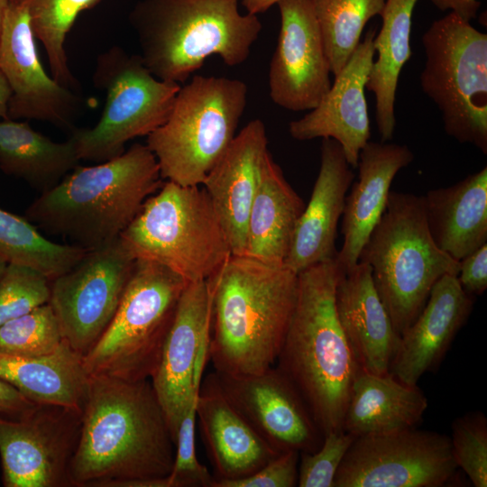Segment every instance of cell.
I'll return each mask as SVG.
<instances>
[{"label":"cell","mask_w":487,"mask_h":487,"mask_svg":"<svg viewBox=\"0 0 487 487\" xmlns=\"http://www.w3.org/2000/svg\"><path fill=\"white\" fill-rule=\"evenodd\" d=\"M305 206L268 152L249 213L243 255L271 265H284Z\"/></svg>","instance_id":"obj_27"},{"label":"cell","mask_w":487,"mask_h":487,"mask_svg":"<svg viewBox=\"0 0 487 487\" xmlns=\"http://www.w3.org/2000/svg\"><path fill=\"white\" fill-rule=\"evenodd\" d=\"M418 0H386L381 27L373 39L374 52L365 89L375 98V119L381 142L391 141L396 126L395 99L399 78L412 55V14Z\"/></svg>","instance_id":"obj_30"},{"label":"cell","mask_w":487,"mask_h":487,"mask_svg":"<svg viewBox=\"0 0 487 487\" xmlns=\"http://www.w3.org/2000/svg\"><path fill=\"white\" fill-rule=\"evenodd\" d=\"M211 375L234 408L278 453H312L321 446L324 436L307 403L276 365L254 374Z\"/></svg>","instance_id":"obj_16"},{"label":"cell","mask_w":487,"mask_h":487,"mask_svg":"<svg viewBox=\"0 0 487 487\" xmlns=\"http://www.w3.org/2000/svg\"><path fill=\"white\" fill-rule=\"evenodd\" d=\"M320 157V168L310 199L297 222L284 262L296 273L336 258L338 223L346 193L354 179L353 168L336 141L324 138Z\"/></svg>","instance_id":"obj_21"},{"label":"cell","mask_w":487,"mask_h":487,"mask_svg":"<svg viewBox=\"0 0 487 487\" xmlns=\"http://www.w3.org/2000/svg\"><path fill=\"white\" fill-rule=\"evenodd\" d=\"M299 452H281L253 474L234 481H213L211 487H294L298 485Z\"/></svg>","instance_id":"obj_40"},{"label":"cell","mask_w":487,"mask_h":487,"mask_svg":"<svg viewBox=\"0 0 487 487\" xmlns=\"http://www.w3.org/2000/svg\"><path fill=\"white\" fill-rule=\"evenodd\" d=\"M135 259L119 237L88 250L50 281V299L64 340L82 357L110 324L133 273Z\"/></svg>","instance_id":"obj_13"},{"label":"cell","mask_w":487,"mask_h":487,"mask_svg":"<svg viewBox=\"0 0 487 487\" xmlns=\"http://www.w3.org/2000/svg\"><path fill=\"white\" fill-rule=\"evenodd\" d=\"M335 259L298 273V291L277 367L307 403L323 436L342 431L353 382L360 371L339 323Z\"/></svg>","instance_id":"obj_3"},{"label":"cell","mask_w":487,"mask_h":487,"mask_svg":"<svg viewBox=\"0 0 487 487\" xmlns=\"http://www.w3.org/2000/svg\"><path fill=\"white\" fill-rule=\"evenodd\" d=\"M375 34L374 30L368 31L318 105L289 124L295 140L336 141L353 169L357 168L360 152L371 136L364 90L375 56Z\"/></svg>","instance_id":"obj_19"},{"label":"cell","mask_w":487,"mask_h":487,"mask_svg":"<svg viewBox=\"0 0 487 487\" xmlns=\"http://www.w3.org/2000/svg\"><path fill=\"white\" fill-rule=\"evenodd\" d=\"M37 404L30 401L14 387L0 379V418L22 419L29 416Z\"/></svg>","instance_id":"obj_42"},{"label":"cell","mask_w":487,"mask_h":487,"mask_svg":"<svg viewBox=\"0 0 487 487\" xmlns=\"http://www.w3.org/2000/svg\"><path fill=\"white\" fill-rule=\"evenodd\" d=\"M279 1L280 0H240V3L245 8L246 13L258 15L277 5Z\"/></svg>","instance_id":"obj_44"},{"label":"cell","mask_w":487,"mask_h":487,"mask_svg":"<svg viewBox=\"0 0 487 487\" xmlns=\"http://www.w3.org/2000/svg\"><path fill=\"white\" fill-rule=\"evenodd\" d=\"M7 265H8V262L0 255V278L5 272Z\"/></svg>","instance_id":"obj_47"},{"label":"cell","mask_w":487,"mask_h":487,"mask_svg":"<svg viewBox=\"0 0 487 487\" xmlns=\"http://www.w3.org/2000/svg\"><path fill=\"white\" fill-rule=\"evenodd\" d=\"M457 469L448 436L414 427L356 436L333 487H442Z\"/></svg>","instance_id":"obj_12"},{"label":"cell","mask_w":487,"mask_h":487,"mask_svg":"<svg viewBox=\"0 0 487 487\" xmlns=\"http://www.w3.org/2000/svg\"><path fill=\"white\" fill-rule=\"evenodd\" d=\"M161 185L155 156L146 144L134 143L111 160L78 164L41 193L25 217L88 251L117 239Z\"/></svg>","instance_id":"obj_4"},{"label":"cell","mask_w":487,"mask_h":487,"mask_svg":"<svg viewBox=\"0 0 487 487\" xmlns=\"http://www.w3.org/2000/svg\"><path fill=\"white\" fill-rule=\"evenodd\" d=\"M0 70L12 96L10 119H33L70 128L79 99L45 71L36 48L27 5L9 0L0 31Z\"/></svg>","instance_id":"obj_17"},{"label":"cell","mask_w":487,"mask_h":487,"mask_svg":"<svg viewBox=\"0 0 487 487\" xmlns=\"http://www.w3.org/2000/svg\"><path fill=\"white\" fill-rule=\"evenodd\" d=\"M247 92L244 81L215 76L180 87L168 119L146 139L162 179L201 186L236 135Z\"/></svg>","instance_id":"obj_8"},{"label":"cell","mask_w":487,"mask_h":487,"mask_svg":"<svg viewBox=\"0 0 487 487\" xmlns=\"http://www.w3.org/2000/svg\"><path fill=\"white\" fill-rule=\"evenodd\" d=\"M451 453L475 487L487 486V419L482 412H468L451 426Z\"/></svg>","instance_id":"obj_36"},{"label":"cell","mask_w":487,"mask_h":487,"mask_svg":"<svg viewBox=\"0 0 487 487\" xmlns=\"http://www.w3.org/2000/svg\"><path fill=\"white\" fill-rule=\"evenodd\" d=\"M335 305L360 368L374 374L389 373L400 335L375 289L368 264L358 262L345 272L339 271Z\"/></svg>","instance_id":"obj_23"},{"label":"cell","mask_w":487,"mask_h":487,"mask_svg":"<svg viewBox=\"0 0 487 487\" xmlns=\"http://www.w3.org/2000/svg\"><path fill=\"white\" fill-rule=\"evenodd\" d=\"M423 92L441 113L447 135L487 153V34L448 13L422 36Z\"/></svg>","instance_id":"obj_10"},{"label":"cell","mask_w":487,"mask_h":487,"mask_svg":"<svg viewBox=\"0 0 487 487\" xmlns=\"http://www.w3.org/2000/svg\"><path fill=\"white\" fill-rule=\"evenodd\" d=\"M79 161L71 138L57 142L26 121L0 120V169L41 193L55 187Z\"/></svg>","instance_id":"obj_31"},{"label":"cell","mask_w":487,"mask_h":487,"mask_svg":"<svg viewBox=\"0 0 487 487\" xmlns=\"http://www.w3.org/2000/svg\"><path fill=\"white\" fill-rule=\"evenodd\" d=\"M277 5L280 27L270 62V97L284 109L309 111L332 85L312 0H280Z\"/></svg>","instance_id":"obj_18"},{"label":"cell","mask_w":487,"mask_h":487,"mask_svg":"<svg viewBox=\"0 0 487 487\" xmlns=\"http://www.w3.org/2000/svg\"><path fill=\"white\" fill-rule=\"evenodd\" d=\"M187 284L159 263L136 260L110 324L82 357L87 374L150 380Z\"/></svg>","instance_id":"obj_9"},{"label":"cell","mask_w":487,"mask_h":487,"mask_svg":"<svg viewBox=\"0 0 487 487\" xmlns=\"http://www.w3.org/2000/svg\"><path fill=\"white\" fill-rule=\"evenodd\" d=\"M212 304L210 278L187 284L150 379L174 444L182 417L198 397L208 360Z\"/></svg>","instance_id":"obj_15"},{"label":"cell","mask_w":487,"mask_h":487,"mask_svg":"<svg viewBox=\"0 0 487 487\" xmlns=\"http://www.w3.org/2000/svg\"><path fill=\"white\" fill-rule=\"evenodd\" d=\"M268 152L265 124L253 119L236 133L201 184L234 255L244 254L249 213Z\"/></svg>","instance_id":"obj_20"},{"label":"cell","mask_w":487,"mask_h":487,"mask_svg":"<svg viewBox=\"0 0 487 487\" xmlns=\"http://www.w3.org/2000/svg\"><path fill=\"white\" fill-rule=\"evenodd\" d=\"M457 280L471 296L482 295L487 288V244L459 262Z\"/></svg>","instance_id":"obj_41"},{"label":"cell","mask_w":487,"mask_h":487,"mask_svg":"<svg viewBox=\"0 0 487 487\" xmlns=\"http://www.w3.org/2000/svg\"><path fill=\"white\" fill-rule=\"evenodd\" d=\"M413 159L407 145L387 142L369 141L360 152L358 179L346 195L342 215L344 241L335 258L341 272L358 262L362 248L386 207L394 177Z\"/></svg>","instance_id":"obj_24"},{"label":"cell","mask_w":487,"mask_h":487,"mask_svg":"<svg viewBox=\"0 0 487 487\" xmlns=\"http://www.w3.org/2000/svg\"><path fill=\"white\" fill-rule=\"evenodd\" d=\"M87 251L52 242L25 216L0 208V255L8 263L30 267L51 280L72 268Z\"/></svg>","instance_id":"obj_32"},{"label":"cell","mask_w":487,"mask_h":487,"mask_svg":"<svg viewBox=\"0 0 487 487\" xmlns=\"http://www.w3.org/2000/svg\"><path fill=\"white\" fill-rule=\"evenodd\" d=\"M356 436L342 431L326 434L315 452H301L299 461V487H333L337 469Z\"/></svg>","instance_id":"obj_39"},{"label":"cell","mask_w":487,"mask_h":487,"mask_svg":"<svg viewBox=\"0 0 487 487\" xmlns=\"http://www.w3.org/2000/svg\"><path fill=\"white\" fill-rule=\"evenodd\" d=\"M424 198L427 222L436 246L460 262L487 244V167Z\"/></svg>","instance_id":"obj_26"},{"label":"cell","mask_w":487,"mask_h":487,"mask_svg":"<svg viewBox=\"0 0 487 487\" xmlns=\"http://www.w3.org/2000/svg\"><path fill=\"white\" fill-rule=\"evenodd\" d=\"M8 4H9V0H0V31H1L2 23L4 20L6 8L8 6Z\"/></svg>","instance_id":"obj_46"},{"label":"cell","mask_w":487,"mask_h":487,"mask_svg":"<svg viewBox=\"0 0 487 487\" xmlns=\"http://www.w3.org/2000/svg\"><path fill=\"white\" fill-rule=\"evenodd\" d=\"M197 399L189 405L179 425L172 469L167 487H211L214 476L197 457L195 428Z\"/></svg>","instance_id":"obj_38"},{"label":"cell","mask_w":487,"mask_h":487,"mask_svg":"<svg viewBox=\"0 0 487 487\" xmlns=\"http://www.w3.org/2000/svg\"><path fill=\"white\" fill-rule=\"evenodd\" d=\"M93 80L106 92L100 119L91 128L74 129L69 138L79 160L97 163L121 155L127 142L163 124L181 87L157 78L140 55L117 46L97 57Z\"/></svg>","instance_id":"obj_11"},{"label":"cell","mask_w":487,"mask_h":487,"mask_svg":"<svg viewBox=\"0 0 487 487\" xmlns=\"http://www.w3.org/2000/svg\"><path fill=\"white\" fill-rule=\"evenodd\" d=\"M208 358L215 372L240 376L275 365L298 291V273L232 254L210 278Z\"/></svg>","instance_id":"obj_2"},{"label":"cell","mask_w":487,"mask_h":487,"mask_svg":"<svg viewBox=\"0 0 487 487\" xmlns=\"http://www.w3.org/2000/svg\"><path fill=\"white\" fill-rule=\"evenodd\" d=\"M174 455L151 380L88 376L69 486L167 487Z\"/></svg>","instance_id":"obj_1"},{"label":"cell","mask_w":487,"mask_h":487,"mask_svg":"<svg viewBox=\"0 0 487 487\" xmlns=\"http://www.w3.org/2000/svg\"><path fill=\"white\" fill-rule=\"evenodd\" d=\"M0 379L37 405L83 410L88 375L82 356L67 343L41 356L0 353Z\"/></svg>","instance_id":"obj_29"},{"label":"cell","mask_w":487,"mask_h":487,"mask_svg":"<svg viewBox=\"0 0 487 487\" xmlns=\"http://www.w3.org/2000/svg\"><path fill=\"white\" fill-rule=\"evenodd\" d=\"M441 11H450L466 22L473 20L481 6L479 0H429Z\"/></svg>","instance_id":"obj_43"},{"label":"cell","mask_w":487,"mask_h":487,"mask_svg":"<svg viewBox=\"0 0 487 487\" xmlns=\"http://www.w3.org/2000/svg\"><path fill=\"white\" fill-rule=\"evenodd\" d=\"M473 305V296L463 289L457 276L439 278L417 318L400 335L390 373L406 384L418 385L425 372L439 365Z\"/></svg>","instance_id":"obj_22"},{"label":"cell","mask_w":487,"mask_h":487,"mask_svg":"<svg viewBox=\"0 0 487 487\" xmlns=\"http://www.w3.org/2000/svg\"><path fill=\"white\" fill-rule=\"evenodd\" d=\"M11 96L10 87L0 70V120L8 118V106Z\"/></svg>","instance_id":"obj_45"},{"label":"cell","mask_w":487,"mask_h":487,"mask_svg":"<svg viewBox=\"0 0 487 487\" xmlns=\"http://www.w3.org/2000/svg\"><path fill=\"white\" fill-rule=\"evenodd\" d=\"M358 262L371 267L375 289L400 336L417 318L438 279L459 271V262L430 235L423 196L396 191H390Z\"/></svg>","instance_id":"obj_6"},{"label":"cell","mask_w":487,"mask_h":487,"mask_svg":"<svg viewBox=\"0 0 487 487\" xmlns=\"http://www.w3.org/2000/svg\"><path fill=\"white\" fill-rule=\"evenodd\" d=\"M428 406L418 385L406 384L391 373L360 369L346 405L343 430L354 436L414 428Z\"/></svg>","instance_id":"obj_28"},{"label":"cell","mask_w":487,"mask_h":487,"mask_svg":"<svg viewBox=\"0 0 487 487\" xmlns=\"http://www.w3.org/2000/svg\"><path fill=\"white\" fill-rule=\"evenodd\" d=\"M196 413L215 471L214 481L245 478L280 454L228 401L211 373L201 381Z\"/></svg>","instance_id":"obj_25"},{"label":"cell","mask_w":487,"mask_h":487,"mask_svg":"<svg viewBox=\"0 0 487 487\" xmlns=\"http://www.w3.org/2000/svg\"><path fill=\"white\" fill-rule=\"evenodd\" d=\"M65 343L49 302L0 326V353L41 356L56 352Z\"/></svg>","instance_id":"obj_35"},{"label":"cell","mask_w":487,"mask_h":487,"mask_svg":"<svg viewBox=\"0 0 487 487\" xmlns=\"http://www.w3.org/2000/svg\"><path fill=\"white\" fill-rule=\"evenodd\" d=\"M82 411L37 405L22 419L0 418V457L5 487L69 486Z\"/></svg>","instance_id":"obj_14"},{"label":"cell","mask_w":487,"mask_h":487,"mask_svg":"<svg viewBox=\"0 0 487 487\" xmlns=\"http://www.w3.org/2000/svg\"><path fill=\"white\" fill-rule=\"evenodd\" d=\"M386 0H312L331 73L336 76L361 41L367 23L381 15Z\"/></svg>","instance_id":"obj_33"},{"label":"cell","mask_w":487,"mask_h":487,"mask_svg":"<svg viewBox=\"0 0 487 487\" xmlns=\"http://www.w3.org/2000/svg\"><path fill=\"white\" fill-rule=\"evenodd\" d=\"M135 260L159 263L188 283L216 275L233 254L202 186L166 180L121 233Z\"/></svg>","instance_id":"obj_7"},{"label":"cell","mask_w":487,"mask_h":487,"mask_svg":"<svg viewBox=\"0 0 487 487\" xmlns=\"http://www.w3.org/2000/svg\"><path fill=\"white\" fill-rule=\"evenodd\" d=\"M27 5L35 39L46 52L51 76L71 89L77 80L68 64L65 51L67 36L78 14L102 0H23Z\"/></svg>","instance_id":"obj_34"},{"label":"cell","mask_w":487,"mask_h":487,"mask_svg":"<svg viewBox=\"0 0 487 487\" xmlns=\"http://www.w3.org/2000/svg\"><path fill=\"white\" fill-rule=\"evenodd\" d=\"M240 0H141L129 21L143 64L157 78L181 84L217 55L227 66L249 57L262 25Z\"/></svg>","instance_id":"obj_5"},{"label":"cell","mask_w":487,"mask_h":487,"mask_svg":"<svg viewBox=\"0 0 487 487\" xmlns=\"http://www.w3.org/2000/svg\"><path fill=\"white\" fill-rule=\"evenodd\" d=\"M50 281L34 269L8 263L0 278V326L48 303Z\"/></svg>","instance_id":"obj_37"}]
</instances>
